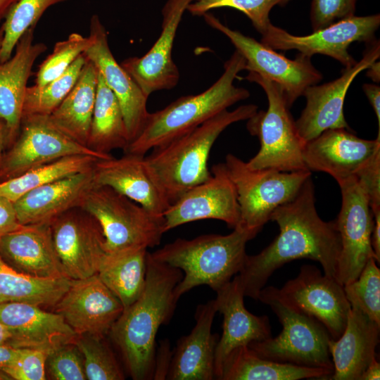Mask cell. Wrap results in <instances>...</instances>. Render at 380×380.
Here are the masks:
<instances>
[{
  "label": "cell",
  "instance_id": "2e32d148",
  "mask_svg": "<svg viewBox=\"0 0 380 380\" xmlns=\"http://www.w3.org/2000/svg\"><path fill=\"white\" fill-rule=\"evenodd\" d=\"M163 217L165 233L184 224L207 219L219 220L235 228L240 222L239 205L224 163L214 165L210 177L172 203Z\"/></svg>",
  "mask_w": 380,
  "mask_h": 380
},
{
  "label": "cell",
  "instance_id": "60d3db41",
  "mask_svg": "<svg viewBox=\"0 0 380 380\" xmlns=\"http://www.w3.org/2000/svg\"><path fill=\"white\" fill-rule=\"evenodd\" d=\"M90 36L72 33L63 41L58 42L52 53L39 65L36 74L35 84L42 87L62 75L70 65L91 44Z\"/></svg>",
  "mask_w": 380,
  "mask_h": 380
},
{
  "label": "cell",
  "instance_id": "603a6c76",
  "mask_svg": "<svg viewBox=\"0 0 380 380\" xmlns=\"http://www.w3.org/2000/svg\"><path fill=\"white\" fill-rule=\"evenodd\" d=\"M0 322L11 334L7 345L18 348L50 353L61 346L74 343L78 336L60 314L27 303L0 304Z\"/></svg>",
  "mask_w": 380,
  "mask_h": 380
},
{
  "label": "cell",
  "instance_id": "9a60e30c",
  "mask_svg": "<svg viewBox=\"0 0 380 380\" xmlns=\"http://www.w3.org/2000/svg\"><path fill=\"white\" fill-rule=\"evenodd\" d=\"M51 226L65 276L80 279L96 274L107 253L103 234L96 220L76 207L56 217Z\"/></svg>",
  "mask_w": 380,
  "mask_h": 380
},
{
  "label": "cell",
  "instance_id": "4fadbf2b",
  "mask_svg": "<svg viewBox=\"0 0 380 380\" xmlns=\"http://www.w3.org/2000/svg\"><path fill=\"white\" fill-rule=\"evenodd\" d=\"M337 183L342 200L335 220L341 238L335 279L343 286L357 278L370 258L376 260L372 246L374 218L367 197L355 177Z\"/></svg>",
  "mask_w": 380,
  "mask_h": 380
},
{
  "label": "cell",
  "instance_id": "7c38bea8",
  "mask_svg": "<svg viewBox=\"0 0 380 380\" xmlns=\"http://www.w3.org/2000/svg\"><path fill=\"white\" fill-rule=\"evenodd\" d=\"M379 25V14L353 15L310 34L296 36L271 24L262 34L260 42L274 50H297L310 58L315 54L325 55L347 68L357 62L348 52L349 46L355 42L374 41Z\"/></svg>",
  "mask_w": 380,
  "mask_h": 380
},
{
  "label": "cell",
  "instance_id": "b9f144b4",
  "mask_svg": "<svg viewBox=\"0 0 380 380\" xmlns=\"http://www.w3.org/2000/svg\"><path fill=\"white\" fill-rule=\"evenodd\" d=\"M46 367L51 379L55 380L87 379L83 357L75 342L51 351L47 357Z\"/></svg>",
  "mask_w": 380,
  "mask_h": 380
},
{
  "label": "cell",
  "instance_id": "6f0895ef",
  "mask_svg": "<svg viewBox=\"0 0 380 380\" xmlns=\"http://www.w3.org/2000/svg\"><path fill=\"white\" fill-rule=\"evenodd\" d=\"M3 36H4V31H3L2 28L1 27L0 28V47H1V45Z\"/></svg>",
  "mask_w": 380,
  "mask_h": 380
},
{
  "label": "cell",
  "instance_id": "ffe728a7",
  "mask_svg": "<svg viewBox=\"0 0 380 380\" xmlns=\"http://www.w3.org/2000/svg\"><path fill=\"white\" fill-rule=\"evenodd\" d=\"M345 128L329 129L307 141L303 149L306 168L323 172L337 182L355 177L380 149V132L367 140Z\"/></svg>",
  "mask_w": 380,
  "mask_h": 380
},
{
  "label": "cell",
  "instance_id": "d6986e66",
  "mask_svg": "<svg viewBox=\"0 0 380 380\" xmlns=\"http://www.w3.org/2000/svg\"><path fill=\"white\" fill-rule=\"evenodd\" d=\"M92 42L84 53L97 68L107 86L120 105L127 132L129 144L141 131L149 112L147 97L136 82L115 59L108 45V34L99 16L90 20Z\"/></svg>",
  "mask_w": 380,
  "mask_h": 380
},
{
  "label": "cell",
  "instance_id": "816d5d0a",
  "mask_svg": "<svg viewBox=\"0 0 380 380\" xmlns=\"http://www.w3.org/2000/svg\"><path fill=\"white\" fill-rule=\"evenodd\" d=\"M379 379L380 364L376 357H375L364 370L359 380H379Z\"/></svg>",
  "mask_w": 380,
  "mask_h": 380
},
{
  "label": "cell",
  "instance_id": "f35d334b",
  "mask_svg": "<svg viewBox=\"0 0 380 380\" xmlns=\"http://www.w3.org/2000/svg\"><path fill=\"white\" fill-rule=\"evenodd\" d=\"M350 307L357 309L380 324V270L370 258L357 278L343 285Z\"/></svg>",
  "mask_w": 380,
  "mask_h": 380
},
{
  "label": "cell",
  "instance_id": "681fc988",
  "mask_svg": "<svg viewBox=\"0 0 380 380\" xmlns=\"http://www.w3.org/2000/svg\"><path fill=\"white\" fill-rule=\"evenodd\" d=\"M374 225L372 233V246L376 256V260L380 262V209L372 211Z\"/></svg>",
  "mask_w": 380,
  "mask_h": 380
},
{
  "label": "cell",
  "instance_id": "d6a6232c",
  "mask_svg": "<svg viewBox=\"0 0 380 380\" xmlns=\"http://www.w3.org/2000/svg\"><path fill=\"white\" fill-rule=\"evenodd\" d=\"M129 139L119 101L98 71L96 100L87 147L101 155L114 149L124 151Z\"/></svg>",
  "mask_w": 380,
  "mask_h": 380
},
{
  "label": "cell",
  "instance_id": "4316f807",
  "mask_svg": "<svg viewBox=\"0 0 380 380\" xmlns=\"http://www.w3.org/2000/svg\"><path fill=\"white\" fill-rule=\"evenodd\" d=\"M217 312L215 300L197 306L191 331L177 343L167 376L170 380L215 379V353L218 341L211 329Z\"/></svg>",
  "mask_w": 380,
  "mask_h": 380
},
{
  "label": "cell",
  "instance_id": "ba28073f",
  "mask_svg": "<svg viewBox=\"0 0 380 380\" xmlns=\"http://www.w3.org/2000/svg\"><path fill=\"white\" fill-rule=\"evenodd\" d=\"M79 208L99 222L107 253L155 247L165 233L163 216L151 213L107 186L94 184Z\"/></svg>",
  "mask_w": 380,
  "mask_h": 380
},
{
  "label": "cell",
  "instance_id": "5bb4252c",
  "mask_svg": "<svg viewBox=\"0 0 380 380\" xmlns=\"http://www.w3.org/2000/svg\"><path fill=\"white\" fill-rule=\"evenodd\" d=\"M276 292L289 306L319 322L332 339L343 334L351 307L343 286L334 277L323 275L315 266L305 265L296 277L281 289L276 288Z\"/></svg>",
  "mask_w": 380,
  "mask_h": 380
},
{
  "label": "cell",
  "instance_id": "f546056e",
  "mask_svg": "<svg viewBox=\"0 0 380 380\" xmlns=\"http://www.w3.org/2000/svg\"><path fill=\"white\" fill-rule=\"evenodd\" d=\"M97 82L98 70L87 58L71 91L48 116L54 127L87 147L96 100Z\"/></svg>",
  "mask_w": 380,
  "mask_h": 380
},
{
  "label": "cell",
  "instance_id": "83f0119b",
  "mask_svg": "<svg viewBox=\"0 0 380 380\" xmlns=\"http://www.w3.org/2000/svg\"><path fill=\"white\" fill-rule=\"evenodd\" d=\"M93 185L92 167L31 190L14 202L19 222L51 223L66 211L79 207Z\"/></svg>",
  "mask_w": 380,
  "mask_h": 380
},
{
  "label": "cell",
  "instance_id": "3957f363",
  "mask_svg": "<svg viewBox=\"0 0 380 380\" xmlns=\"http://www.w3.org/2000/svg\"><path fill=\"white\" fill-rule=\"evenodd\" d=\"M246 70L244 58L236 50L224 65L220 77L208 89L182 96L165 108L148 114L139 135L125 153L145 156L186 134L237 102L249 97V91L234 86L238 74Z\"/></svg>",
  "mask_w": 380,
  "mask_h": 380
},
{
  "label": "cell",
  "instance_id": "bcb514c9",
  "mask_svg": "<svg viewBox=\"0 0 380 380\" xmlns=\"http://www.w3.org/2000/svg\"><path fill=\"white\" fill-rule=\"evenodd\" d=\"M21 225L18 219L14 203L0 196V237L17 229Z\"/></svg>",
  "mask_w": 380,
  "mask_h": 380
},
{
  "label": "cell",
  "instance_id": "4dcf8cb0",
  "mask_svg": "<svg viewBox=\"0 0 380 380\" xmlns=\"http://www.w3.org/2000/svg\"><path fill=\"white\" fill-rule=\"evenodd\" d=\"M333 372L262 358L248 346L234 349L227 357L220 380H298L328 379Z\"/></svg>",
  "mask_w": 380,
  "mask_h": 380
},
{
  "label": "cell",
  "instance_id": "277c9868",
  "mask_svg": "<svg viewBox=\"0 0 380 380\" xmlns=\"http://www.w3.org/2000/svg\"><path fill=\"white\" fill-rule=\"evenodd\" d=\"M254 104L224 110L170 142L152 149L146 162L170 203L210 175L208 161L220 134L235 122L247 120L257 111Z\"/></svg>",
  "mask_w": 380,
  "mask_h": 380
},
{
  "label": "cell",
  "instance_id": "7bdbcfd3",
  "mask_svg": "<svg viewBox=\"0 0 380 380\" xmlns=\"http://www.w3.org/2000/svg\"><path fill=\"white\" fill-rule=\"evenodd\" d=\"M49 354L39 349L20 348L16 360L0 370L15 380H44Z\"/></svg>",
  "mask_w": 380,
  "mask_h": 380
},
{
  "label": "cell",
  "instance_id": "8992f818",
  "mask_svg": "<svg viewBox=\"0 0 380 380\" xmlns=\"http://www.w3.org/2000/svg\"><path fill=\"white\" fill-rule=\"evenodd\" d=\"M246 79L259 84L268 101L266 110H258L247 120L248 131L258 137L260 144L257 154L246 162L248 167L282 172L308 170L303 160L306 142L298 132L281 87L255 72H249Z\"/></svg>",
  "mask_w": 380,
  "mask_h": 380
},
{
  "label": "cell",
  "instance_id": "ee69618b",
  "mask_svg": "<svg viewBox=\"0 0 380 380\" xmlns=\"http://www.w3.org/2000/svg\"><path fill=\"white\" fill-rule=\"evenodd\" d=\"M357 0H312L310 21L314 31L352 16Z\"/></svg>",
  "mask_w": 380,
  "mask_h": 380
},
{
  "label": "cell",
  "instance_id": "f6af8a7d",
  "mask_svg": "<svg viewBox=\"0 0 380 380\" xmlns=\"http://www.w3.org/2000/svg\"><path fill=\"white\" fill-rule=\"evenodd\" d=\"M355 177L366 194L372 211L380 209V149Z\"/></svg>",
  "mask_w": 380,
  "mask_h": 380
},
{
  "label": "cell",
  "instance_id": "f907efd6",
  "mask_svg": "<svg viewBox=\"0 0 380 380\" xmlns=\"http://www.w3.org/2000/svg\"><path fill=\"white\" fill-rule=\"evenodd\" d=\"M20 348L7 344L0 345V369L11 365L18 357Z\"/></svg>",
  "mask_w": 380,
  "mask_h": 380
},
{
  "label": "cell",
  "instance_id": "52a82bcc",
  "mask_svg": "<svg viewBox=\"0 0 380 380\" xmlns=\"http://www.w3.org/2000/svg\"><path fill=\"white\" fill-rule=\"evenodd\" d=\"M257 300L271 308L282 325V331L274 338L250 343L248 347L252 351L275 362L333 372L328 346L331 338L319 322L286 304L277 296L276 287L262 288Z\"/></svg>",
  "mask_w": 380,
  "mask_h": 380
},
{
  "label": "cell",
  "instance_id": "1f68e13d",
  "mask_svg": "<svg viewBox=\"0 0 380 380\" xmlns=\"http://www.w3.org/2000/svg\"><path fill=\"white\" fill-rule=\"evenodd\" d=\"M146 248L106 253L97 275L123 305L134 303L143 292L146 280Z\"/></svg>",
  "mask_w": 380,
  "mask_h": 380
},
{
  "label": "cell",
  "instance_id": "f5cc1de1",
  "mask_svg": "<svg viewBox=\"0 0 380 380\" xmlns=\"http://www.w3.org/2000/svg\"><path fill=\"white\" fill-rule=\"evenodd\" d=\"M379 62H374L367 70V75L374 82H379L380 80V65Z\"/></svg>",
  "mask_w": 380,
  "mask_h": 380
},
{
  "label": "cell",
  "instance_id": "7a4b0ae2",
  "mask_svg": "<svg viewBox=\"0 0 380 380\" xmlns=\"http://www.w3.org/2000/svg\"><path fill=\"white\" fill-rule=\"evenodd\" d=\"M182 276L179 269L156 260L148 252L144 289L108 333L134 380L153 379L156 335L173 315L177 303L174 291Z\"/></svg>",
  "mask_w": 380,
  "mask_h": 380
},
{
  "label": "cell",
  "instance_id": "ab89813d",
  "mask_svg": "<svg viewBox=\"0 0 380 380\" xmlns=\"http://www.w3.org/2000/svg\"><path fill=\"white\" fill-rule=\"evenodd\" d=\"M290 0H193L186 10L193 15H203L211 9L231 8L240 11L262 34L272 24L270 13L275 6H283Z\"/></svg>",
  "mask_w": 380,
  "mask_h": 380
},
{
  "label": "cell",
  "instance_id": "8fae6325",
  "mask_svg": "<svg viewBox=\"0 0 380 380\" xmlns=\"http://www.w3.org/2000/svg\"><path fill=\"white\" fill-rule=\"evenodd\" d=\"M75 155H88L99 159L112 156L98 153L74 141L54 127L48 116H23L17 138L0 160V182Z\"/></svg>",
  "mask_w": 380,
  "mask_h": 380
},
{
  "label": "cell",
  "instance_id": "6da1fadb",
  "mask_svg": "<svg viewBox=\"0 0 380 380\" xmlns=\"http://www.w3.org/2000/svg\"><path fill=\"white\" fill-rule=\"evenodd\" d=\"M270 220L278 224L279 234L260 253L247 255L237 274L244 296L257 300L273 272L294 260L317 261L325 275L335 278L341 238L335 220L324 221L317 212L311 177L293 199L274 210Z\"/></svg>",
  "mask_w": 380,
  "mask_h": 380
},
{
  "label": "cell",
  "instance_id": "d4e9b609",
  "mask_svg": "<svg viewBox=\"0 0 380 380\" xmlns=\"http://www.w3.org/2000/svg\"><path fill=\"white\" fill-rule=\"evenodd\" d=\"M0 255L15 270L38 278L65 277L51 223L22 224L0 237Z\"/></svg>",
  "mask_w": 380,
  "mask_h": 380
},
{
  "label": "cell",
  "instance_id": "e575fe53",
  "mask_svg": "<svg viewBox=\"0 0 380 380\" xmlns=\"http://www.w3.org/2000/svg\"><path fill=\"white\" fill-rule=\"evenodd\" d=\"M98 159L88 155L69 156L31 169L0 182V196L14 203L27 192L45 184L92 168Z\"/></svg>",
  "mask_w": 380,
  "mask_h": 380
},
{
  "label": "cell",
  "instance_id": "484cf974",
  "mask_svg": "<svg viewBox=\"0 0 380 380\" xmlns=\"http://www.w3.org/2000/svg\"><path fill=\"white\" fill-rule=\"evenodd\" d=\"M34 30H27L14 54L0 63V120L6 127L7 143L13 144L18 135L27 81L35 61L47 49L43 43H33Z\"/></svg>",
  "mask_w": 380,
  "mask_h": 380
},
{
  "label": "cell",
  "instance_id": "db71d44e",
  "mask_svg": "<svg viewBox=\"0 0 380 380\" xmlns=\"http://www.w3.org/2000/svg\"><path fill=\"white\" fill-rule=\"evenodd\" d=\"M18 1V0H0V20L6 16L10 9Z\"/></svg>",
  "mask_w": 380,
  "mask_h": 380
},
{
  "label": "cell",
  "instance_id": "ac0fdd59",
  "mask_svg": "<svg viewBox=\"0 0 380 380\" xmlns=\"http://www.w3.org/2000/svg\"><path fill=\"white\" fill-rule=\"evenodd\" d=\"M53 309L77 335L101 337L109 333L124 310L120 300L97 274L71 279L68 289Z\"/></svg>",
  "mask_w": 380,
  "mask_h": 380
},
{
  "label": "cell",
  "instance_id": "cb8c5ba5",
  "mask_svg": "<svg viewBox=\"0 0 380 380\" xmlns=\"http://www.w3.org/2000/svg\"><path fill=\"white\" fill-rule=\"evenodd\" d=\"M217 312L223 315L222 334L215 353V378L220 379L223 365L236 348L272 336L269 318L256 316L244 306L243 291L238 274L216 291Z\"/></svg>",
  "mask_w": 380,
  "mask_h": 380
},
{
  "label": "cell",
  "instance_id": "11a10c76",
  "mask_svg": "<svg viewBox=\"0 0 380 380\" xmlns=\"http://www.w3.org/2000/svg\"><path fill=\"white\" fill-rule=\"evenodd\" d=\"M11 337L8 328L0 322V345L7 344Z\"/></svg>",
  "mask_w": 380,
  "mask_h": 380
},
{
  "label": "cell",
  "instance_id": "f1b7e54d",
  "mask_svg": "<svg viewBox=\"0 0 380 380\" xmlns=\"http://www.w3.org/2000/svg\"><path fill=\"white\" fill-rule=\"evenodd\" d=\"M380 324L360 310L350 308L346 328L336 340L328 343L334 370L329 379L359 380L376 357Z\"/></svg>",
  "mask_w": 380,
  "mask_h": 380
},
{
  "label": "cell",
  "instance_id": "7402d4cb",
  "mask_svg": "<svg viewBox=\"0 0 380 380\" xmlns=\"http://www.w3.org/2000/svg\"><path fill=\"white\" fill-rule=\"evenodd\" d=\"M94 184L109 186L151 213L163 216L171 203L151 172L145 156L125 153L120 158L98 159Z\"/></svg>",
  "mask_w": 380,
  "mask_h": 380
},
{
  "label": "cell",
  "instance_id": "9f6ffc18",
  "mask_svg": "<svg viewBox=\"0 0 380 380\" xmlns=\"http://www.w3.org/2000/svg\"><path fill=\"white\" fill-rule=\"evenodd\" d=\"M7 143V133L4 124L0 120V160L2 158V151Z\"/></svg>",
  "mask_w": 380,
  "mask_h": 380
},
{
  "label": "cell",
  "instance_id": "7dc6e473",
  "mask_svg": "<svg viewBox=\"0 0 380 380\" xmlns=\"http://www.w3.org/2000/svg\"><path fill=\"white\" fill-rule=\"evenodd\" d=\"M172 356L170 343L165 340L156 352L153 379H167Z\"/></svg>",
  "mask_w": 380,
  "mask_h": 380
},
{
  "label": "cell",
  "instance_id": "836d02e7",
  "mask_svg": "<svg viewBox=\"0 0 380 380\" xmlns=\"http://www.w3.org/2000/svg\"><path fill=\"white\" fill-rule=\"evenodd\" d=\"M70 282L66 277L38 278L23 274L10 266L0 255V304L20 302L53 307Z\"/></svg>",
  "mask_w": 380,
  "mask_h": 380
},
{
  "label": "cell",
  "instance_id": "5b68a950",
  "mask_svg": "<svg viewBox=\"0 0 380 380\" xmlns=\"http://www.w3.org/2000/svg\"><path fill=\"white\" fill-rule=\"evenodd\" d=\"M257 234L239 225L227 235L204 234L178 238L151 253L153 259L179 269L184 274L175 289L179 298L194 287L207 285L215 292L243 267L248 241Z\"/></svg>",
  "mask_w": 380,
  "mask_h": 380
},
{
  "label": "cell",
  "instance_id": "8d00e7d4",
  "mask_svg": "<svg viewBox=\"0 0 380 380\" xmlns=\"http://www.w3.org/2000/svg\"><path fill=\"white\" fill-rule=\"evenodd\" d=\"M68 0H18L10 9L1 27L4 36L0 47V63L8 60L22 35L35 27L44 13L51 6Z\"/></svg>",
  "mask_w": 380,
  "mask_h": 380
},
{
  "label": "cell",
  "instance_id": "30bf717a",
  "mask_svg": "<svg viewBox=\"0 0 380 380\" xmlns=\"http://www.w3.org/2000/svg\"><path fill=\"white\" fill-rule=\"evenodd\" d=\"M206 23L224 34L246 61V70L277 83L283 90L288 106L303 96L305 89L322 80L310 57L299 53L293 60L255 39L222 23L212 13L203 15Z\"/></svg>",
  "mask_w": 380,
  "mask_h": 380
},
{
  "label": "cell",
  "instance_id": "c3c4849f",
  "mask_svg": "<svg viewBox=\"0 0 380 380\" xmlns=\"http://www.w3.org/2000/svg\"><path fill=\"white\" fill-rule=\"evenodd\" d=\"M362 89L376 114L378 132H380V87L376 84H365Z\"/></svg>",
  "mask_w": 380,
  "mask_h": 380
},
{
  "label": "cell",
  "instance_id": "9c48e42d",
  "mask_svg": "<svg viewBox=\"0 0 380 380\" xmlns=\"http://www.w3.org/2000/svg\"><path fill=\"white\" fill-rule=\"evenodd\" d=\"M224 165L236 191L240 211L238 225L256 234L270 220L274 210L293 199L311 177L309 170H253L232 153L226 156Z\"/></svg>",
  "mask_w": 380,
  "mask_h": 380
},
{
  "label": "cell",
  "instance_id": "74e56055",
  "mask_svg": "<svg viewBox=\"0 0 380 380\" xmlns=\"http://www.w3.org/2000/svg\"><path fill=\"white\" fill-rule=\"evenodd\" d=\"M75 343L81 352L87 379L122 380L125 376L104 337L78 335Z\"/></svg>",
  "mask_w": 380,
  "mask_h": 380
},
{
  "label": "cell",
  "instance_id": "e0dca14e",
  "mask_svg": "<svg viewBox=\"0 0 380 380\" xmlns=\"http://www.w3.org/2000/svg\"><path fill=\"white\" fill-rule=\"evenodd\" d=\"M379 56V42L374 39L367 43L362 59L350 67L344 68L338 78L305 89L303 96L306 98V106L296 121L298 132L305 142L329 129H350L343 113L346 95L356 76Z\"/></svg>",
  "mask_w": 380,
  "mask_h": 380
},
{
  "label": "cell",
  "instance_id": "d590c367",
  "mask_svg": "<svg viewBox=\"0 0 380 380\" xmlns=\"http://www.w3.org/2000/svg\"><path fill=\"white\" fill-rule=\"evenodd\" d=\"M86 61L83 53L62 75L45 85L27 87L23 116H49L71 91Z\"/></svg>",
  "mask_w": 380,
  "mask_h": 380
},
{
  "label": "cell",
  "instance_id": "44dd1931",
  "mask_svg": "<svg viewBox=\"0 0 380 380\" xmlns=\"http://www.w3.org/2000/svg\"><path fill=\"white\" fill-rule=\"evenodd\" d=\"M192 1L168 0L162 10V31L155 44L143 56L126 58L120 64L147 97L156 91L172 89L179 82L172 51L182 15Z\"/></svg>",
  "mask_w": 380,
  "mask_h": 380
}]
</instances>
